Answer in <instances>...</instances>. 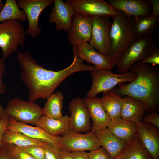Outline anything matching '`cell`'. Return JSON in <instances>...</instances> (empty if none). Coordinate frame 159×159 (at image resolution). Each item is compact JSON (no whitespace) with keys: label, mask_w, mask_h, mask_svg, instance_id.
Masks as SVG:
<instances>
[{"label":"cell","mask_w":159,"mask_h":159,"mask_svg":"<svg viewBox=\"0 0 159 159\" xmlns=\"http://www.w3.org/2000/svg\"><path fill=\"white\" fill-rule=\"evenodd\" d=\"M9 20H16L21 23L27 20L24 12L20 9L17 0H6L0 12V23Z\"/></svg>","instance_id":"obj_29"},{"label":"cell","mask_w":159,"mask_h":159,"mask_svg":"<svg viewBox=\"0 0 159 159\" xmlns=\"http://www.w3.org/2000/svg\"><path fill=\"white\" fill-rule=\"evenodd\" d=\"M111 31V47L108 56L115 66L123 52L136 39L133 18L120 11L113 18Z\"/></svg>","instance_id":"obj_3"},{"label":"cell","mask_w":159,"mask_h":159,"mask_svg":"<svg viewBox=\"0 0 159 159\" xmlns=\"http://www.w3.org/2000/svg\"><path fill=\"white\" fill-rule=\"evenodd\" d=\"M6 113L16 121L34 125L43 115L42 108L35 101L15 97L9 100L5 109Z\"/></svg>","instance_id":"obj_7"},{"label":"cell","mask_w":159,"mask_h":159,"mask_svg":"<svg viewBox=\"0 0 159 159\" xmlns=\"http://www.w3.org/2000/svg\"><path fill=\"white\" fill-rule=\"evenodd\" d=\"M109 3L117 10L135 19L150 14L151 4L145 0H109Z\"/></svg>","instance_id":"obj_18"},{"label":"cell","mask_w":159,"mask_h":159,"mask_svg":"<svg viewBox=\"0 0 159 159\" xmlns=\"http://www.w3.org/2000/svg\"><path fill=\"white\" fill-rule=\"evenodd\" d=\"M0 159H16L11 153L9 144H2L0 147Z\"/></svg>","instance_id":"obj_37"},{"label":"cell","mask_w":159,"mask_h":159,"mask_svg":"<svg viewBox=\"0 0 159 159\" xmlns=\"http://www.w3.org/2000/svg\"><path fill=\"white\" fill-rule=\"evenodd\" d=\"M17 4L24 12L28 23L26 34L35 38L41 34L39 24V16L47 7L53 3V0H17Z\"/></svg>","instance_id":"obj_10"},{"label":"cell","mask_w":159,"mask_h":159,"mask_svg":"<svg viewBox=\"0 0 159 159\" xmlns=\"http://www.w3.org/2000/svg\"><path fill=\"white\" fill-rule=\"evenodd\" d=\"M145 111L141 101L127 96L122 98L120 117L124 119L137 124L142 121Z\"/></svg>","instance_id":"obj_20"},{"label":"cell","mask_w":159,"mask_h":159,"mask_svg":"<svg viewBox=\"0 0 159 159\" xmlns=\"http://www.w3.org/2000/svg\"><path fill=\"white\" fill-rule=\"evenodd\" d=\"M100 103L110 120L120 117L122 98L113 90L103 93Z\"/></svg>","instance_id":"obj_24"},{"label":"cell","mask_w":159,"mask_h":159,"mask_svg":"<svg viewBox=\"0 0 159 159\" xmlns=\"http://www.w3.org/2000/svg\"><path fill=\"white\" fill-rule=\"evenodd\" d=\"M113 159H125L123 155L121 153Z\"/></svg>","instance_id":"obj_42"},{"label":"cell","mask_w":159,"mask_h":159,"mask_svg":"<svg viewBox=\"0 0 159 159\" xmlns=\"http://www.w3.org/2000/svg\"><path fill=\"white\" fill-rule=\"evenodd\" d=\"M75 53L83 61L91 63L101 69L111 70L115 66L112 59L108 56H105L99 53L88 42L81 44L72 48Z\"/></svg>","instance_id":"obj_16"},{"label":"cell","mask_w":159,"mask_h":159,"mask_svg":"<svg viewBox=\"0 0 159 159\" xmlns=\"http://www.w3.org/2000/svg\"><path fill=\"white\" fill-rule=\"evenodd\" d=\"M95 134L100 147L108 152L112 159L121 154L127 145V142L117 137L107 128Z\"/></svg>","instance_id":"obj_21"},{"label":"cell","mask_w":159,"mask_h":159,"mask_svg":"<svg viewBox=\"0 0 159 159\" xmlns=\"http://www.w3.org/2000/svg\"><path fill=\"white\" fill-rule=\"evenodd\" d=\"M4 4L2 3V0H0V10L1 11L3 8Z\"/></svg>","instance_id":"obj_43"},{"label":"cell","mask_w":159,"mask_h":159,"mask_svg":"<svg viewBox=\"0 0 159 159\" xmlns=\"http://www.w3.org/2000/svg\"><path fill=\"white\" fill-rule=\"evenodd\" d=\"M17 60L21 70L20 77L29 90V100L47 99L60 84L72 74V68L54 71L38 64L30 52H17Z\"/></svg>","instance_id":"obj_1"},{"label":"cell","mask_w":159,"mask_h":159,"mask_svg":"<svg viewBox=\"0 0 159 159\" xmlns=\"http://www.w3.org/2000/svg\"><path fill=\"white\" fill-rule=\"evenodd\" d=\"M61 137L62 150L72 152L90 151L101 147L95 134L91 132L82 134L69 130Z\"/></svg>","instance_id":"obj_11"},{"label":"cell","mask_w":159,"mask_h":159,"mask_svg":"<svg viewBox=\"0 0 159 159\" xmlns=\"http://www.w3.org/2000/svg\"><path fill=\"white\" fill-rule=\"evenodd\" d=\"M143 63L155 66L159 64V49L155 45L150 54L144 59Z\"/></svg>","instance_id":"obj_33"},{"label":"cell","mask_w":159,"mask_h":159,"mask_svg":"<svg viewBox=\"0 0 159 159\" xmlns=\"http://www.w3.org/2000/svg\"><path fill=\"white\" fill-rule=\"evenodd\" d=\"M136 74L127 84H119L114 91L121 97L129 96L141 101L145 112H158L159 109V71L155 66L141 60L134 64L130 71Z\"/></svg>","instance_id":"obj_2"},{"label":"cell","mask_w":159,"mask_h":159,"mask_svg":"<svg viewBox=\"0 0 159 159\" xmlns=\"http://www.w3.org/2000/svg\"><path fill=\"white\" fill-rule=\"evenodd\" d=\"M9 116L6 130L21 132L30 137L62 150L61 145V136L50 135L39 127H33L21 123Z\"/></svg>","instance_id":"obj_13"},{"label":"cell","mask_w":159,"mask_h":159,"mask_svg":"<svg viewBox=\"0 0 159 159\" xmlns=\"http://www.w3.org/2000/svg\"><path fill=\"white\" fill-rule=\"evenodd\" d=\"M137 132L153 159H159V130L153 124L141 121L137 124Z\"/></svg>","instance_id":"obj_17"},{"label":"cell","mask_w":159,"mask_h":159,"mask_svg":"<svg viewBox=\"0 0 159 159\" xmlns=\"http://www.w3.org/2000/svg\"><path fill=\"white\" fill-rule=\"evenodd\" d=\"M3 142L20 148L33 145L44 147L47 143L30 137L21 132L5 130L3 137Z\"/></svg>","instance_id":"obj_26"},{"label":"cell","mask_w":159,"mask_h":159,"mask_svg":"<svg viewBox=\"0 0 159 159\" xmlns=\"http://www.w3.org/2000/svg\"><path fill=\"white\" fill-rule=\"evenodd\" d=\"M92 26V18L75 14L67 35L71 44L73 47L89 43L91 38Z\"/></svg>","instance_id":"obj_14"},{"label":"cell","mask_w":159,"mask_h":159,"mask_svg":"<svg viewBox=\"0 0 159 159\" xmlns=\"http://www.w3.org/2000/svg\"><path fill=\"white\" fill-rule=\"evenodd\" d=\"M157 112H153L148 113L143 117L142 121L153 124L159 128V115Z\"/></svg>","instance_id":"obj_36"},{"label":"cell","mask_w":159,"mask_h":159,"mask_svg":"<svg viewBox=\"0 0 159 159\" xmlns=\"http://www.w3.org/2000/svg\"><path fill=\"white\" fill-rule=\"evenodd\" d=\"M64 97L60 91L54 93L47 99L42 111L43 115L54 119H59L62 116V110Z\"/></svg>","instance_id":"obj_27"},{"label":"cell","mask_w":159,"mask_h":159,"mask_svg":"<svg viewBox=\"0 0 159 159\" xmlns=\"http://www.w3.org/2000/svg\"><path fill=\"white\" fill-rule=\"evenodd\" d=\"M0 11H1L0 10Z\"/></svg>","instance_id":"obj_44"},{"label":"cell","mask_w":159,"mask_h":159,"mask_svg":"<svg viewBox=\"0 0 159 159\" xmlns=\"http://www.w3.org/2000/svg\"><path fill=\"white\" fill-rule=\"evenodd\" d=\"M121 154L125 159H153L140 139L137 131L127 143Z\"/></svg>","instance_id":"obj_25"},{"label":"cell","mask_w":159,"mask_h":159,"mask_svg":"<svg viewBox=\"0 0 159 159\" xmlns=\"http://www.w3.org/2000/svg\"><path fill=\"white\" fill-rule=\"evenodd\" d=\"M109 17L99 16L92 18L93 26L90 44L99 53L108 56L111 47L112 23Z\"/></svg>","instance_id":"obj_9"},{"label":"cell","mask_w":159,"mask_h":159,"mask_svg":"<svg viewBox=\"0 0 159 159\" xmlns=\"http://www.w3.org/2000/svg\"><path fill=\"white\" fill-rule=\"evenodd\" d=\"M152 6L151 13L149 16L152 18L159 17V0H148Z\"/></svg>","instance_id":"obj_39"},{"label":"cell","mask_w":159,"mask_h":159,"mask_svg":"<svg viewBox=\"0 0 159 159\" xmlns=\"http://www.w3.org/2000/svg\"><path fill=\"white\" fill-rule=\"evenodd\" d=\"M9 144L11 153L16 159H35L21 148Z\"/></svg>","instance_id":"obj_34"},{"label":"cell","mask_w":159,"mask_h":159,"mask_svg":"<svg viewBox=\"0 0 159 159\" xmlns=\"http://www.w3.org/2000/svg\"><path fill=\"white\" fill-rule=\"evenodd\" d=\"M89 159H112L108 152L103 148H100L89 153Z\"/></svg>","instance_id":"obj_35"},{"label":"cell","mask_w":159,"mask_h":159,"mask_svg":"<svg viewBox=\"0 0 159 159\" xmlns=\"http://www.w3.org/2000/svg\"><path fill=\"white\" fill-rule=\"evenodd\" d=\"M43 147L45 159H60L61 150L48 144Z\"/></svg>","instance_id":"obj_32"},{"label":"cell","mask_w":159,"mask_h":159,"mask_svg":"<svg viewBox=\"0 0 159 159\" xmlns=\"http://www.w3.org/2000/svg\"><path fill=\"white\" fill-rule=\"evenodd\" d=\"M21 148L35 159H45L44 150L43 146L39 145H33Z\"/></svg>","instance_id":"obj_31"},{"label":"cell","mask_w":159,"mask_h":159,"mask_svg":"<svg viewBox=\"0 0 159 159\" xmlns=\"http://www.w3.org/2000/svg\"><path fill=\"white\" fill-rule=\"evenodd\" d=\"M75 159H89V152L86 151L72 152Z\"/></svg>","instance_id":"obj_40"},{"label":"cell","mask_w":159,"mask_h":159,"mask_svg":"<svg viewBox=\"0 0 159 159\" xmlns=\"http://www.w3.org/2000/svg\"><path fill=\"white\" fill-rule=\"evenodd\" d=\"M159 17L152 18L149 16H142L133 18V28L136 37L140 38L152 36L158 25Z\"/></svg>","instance_id":"obj_28"},{"label":"cell","mask_w":159,"mask_h":159,"mask_svg":"<svg viewBox=\"0 0 159 159\" xmlns=\"http://www.w3.org/2000/svg\"><path fill=\"white\" fill-rule=\"evenodd\" d=\"M53 4L54 6L49 15V22L55 24L57 31L63 30L68 32L75 14L74 11L71 6L62 0H53Z\"/></svg>","instance_id":"obj_15"},{"label":"cell","mask_w":159,"mask_h":159,"mask_svg":"<svg viewBox=\"0 0 159 159\" xmlns=\"http://www.w3.org/2000/svg\"><path fill=\"white\" fill-rule=\"evenodd\" d=\"M107 128L117 137L127 143L137 131V124L120 117L110 120Z\"/></svg>","instance_id":"obj_22"},{"label":"cell","mask_w":159,"mask_h":159,"mask_svg":"<svg viewBox=\"0 0 159 159\" xmlns=\"http://www.w3.org/2000/svg\"><path fill=\"white\" fill-rule=\"evenodd\" d=\"M92 79L91 87L87 93V97H91L101 92L112 90L116 86L123 82H130L136 77L134 73L128 72L116 74L110 70L102 69L90 71Z\"/></svg>","instance_id":"obj_5"},{"label":"cell","mask_w":159,"mask_h":159,"mask_svg":"<svg viewBox=\"0 0 159 159\" xmlns=\"http://www.w3.org/2000/svg\"><path fill=\"white\" fill-rule=\"evenodd\" d=\"M65 2L72 7L75 14L86 17L103 16L112 18L119 12L104 0H68Z\"/></svg>","instance_id":"obj_8"},{"label":"cell","mask_w":159,"mask_h":159,"mask_svg":"<svg viewBox=\"0 0 159 159\" xmlns=\"http://www.w3.org/2000/svg\"><path fill=\"white\" fill-rule=\"evenodd\" d=\"M9 117L6 113L0 119V147L3 143V135L7 125Z\"/></svg>","instance_id":"obj_38"},{"label":"cell","mask_w":159,"mask_h":159,"mask_svg":"<svg viewBox=\"0 0 159 159\" xmlns=\"http://www.w3.org/2000/svg\"><path fill=\"white\" fill-rule=\"evenodd\" d=\"M92 119V125L90 132L95 133L107 128L110 120L104 110L97 96L83 99Z\"/></svg>","instance_id":"obj_19"},{"label":"cell","mask_w":159,"mask_h":159,"mask_svg":"<svg viewBox=\"0 0 159 159\" xmlns=\"http://www.w3.org/2000/svg\"><path fill=\"white\" fill-rule=\"evenodd\" d=\"M69 119L67 115L59 119H53L43 115L35 125L50 135L61 136L69 130Z\"/></svg>","instance_id":"obj_23"},{"label":"cell","mask_w":159,"mask_h":159,"mask_svg":"<svg viewBox=\"0 0 159 159\" xmlns=\"http://www.w3.org/2000/svg\"><path fill=\"white\" fill-rule=\"evenodd\" d=\"M26 34L22 23L9 20L0 23V47L3 57L6 58L17 52L19 46H24Z\"/></svg>","instance_id":"obj_4"},{"label":"cell","mask_w":159,"mask_h":159,"mask_svg":"<svg viewBox=\"0 0 159 159\" xmlns=\"http://www.w3.org/2000/svg\"><path fill=\"white\" fill-rule=\"evenodd\" d=\"M60 159H75V158L72 152L62 150Z\"/></svg>","instance_id":"obj_41"},{"label":"cell","mask_w":159,"mask_h":159,"mask_svg":"<svg viewBox=\"0 0 159 159\" xmlns=\"http://www.w3.org/2000/svg\"><path fill=\"white\" fill-rule=\"evenodd\" d=\"M155 46L152 36L137 38L119 58L116 65L117 71L121 73L129 72L134 64L150 54Z\"/></svg>","instance_id":"obj_6"},{"label":"cell","mask_w":159,"mask_h":159,"mask_svg":"<svg viewBox=\"0 0 159 159\" xmlns=\"http://www.w3.org/2000/svg\"><path fill=\"white\" fill-rule=\"evenodd\" d=\"M69 130L77 133H87L90 132V116L83 99L73 98L69 102Z\"/></svg>","instance_id":"obj_12"},{"label":"cell","mask_w":159,"mask_h":159,"mask_svg":"<svg viewBox=\"0 0 159 159\" xmlns=\"http://www.w3.org/2000/svg\"><path fill=\"white\" fill-rule=\"evenodd\" d=\"M6 59L3 57L0 59V94H4L6 91V85L2 82L5 68ZM6 114L5 109L3 108L0 104V119Z\"/></svg>","instance_id":"obj_30"}]
</instances>
